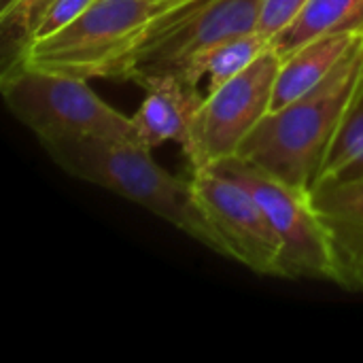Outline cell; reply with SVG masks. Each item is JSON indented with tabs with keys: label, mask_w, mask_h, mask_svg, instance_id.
Here are the masks:
<instances>
[{
	"label": "cell",
	"mask_w": 363,
	"mask_h": 363,
	"mask_svg": "<svg viewBox=\"0 0 363 363\" xmlns=\"http://www.w3.org/2000/svg\"><path fill=\"white\" fill-rule=\"evenodd\" d=\"M53 0H17L13 6L0 13V26L6 38L15 40V55L28 45L30 34L43 13L51 6Z\"/></svg>",
	"instance_id": "cell-14"
},
{
	"label": "cell",
	"mask_w": 363,
	"mask_h": 363,
	"mask_svg": "<svg viewBox=\"0 0 363 363\" xmlns=\"http://www.w3.org/2000/svg\"><path fill=\"white\" fill-rule=\"evenodd\" d=\"M311 0H264L262 15L257 21V32L270 43L287 26H291Z\"/></svg>",
	"instance_id": "cell-16"
},
{
	"label": "cell",
	"mask_w": 363,
	"mask_h": 363,
	"mask_svg": "<svg viewBox=\"0 0 363 363\" xmlns=\"http://www.w3.org/2000/svg\"><path fill=\"white\" fill-rule=\"evenodd\" d=\"M15 2H17V0H0V13H2V11H6L9 6H13Z\"/></svg>",
	"instance_id": "cell-17"
},
{
	"label": "cell",
	"mask_w": 363,
	"mask_h": 363,
	"mask_svg": "<svg viewBox=\"0 0 363 363\" xmlns=\"http://www.w3.org/2000/svg\"><path fill=\"white\" fill-rule=\"evenodd\" d=\"M362 36L363 30L330 32L283 57L272 94V111L287 106L296 98L317 87L349 55V51L357 45Z\"/></svg>",
	"instance_id": "cell-10"
},
{
	"label": "cell",
	"mask_w": 363,
	"mask_h": 363,
	"mask_svg": "<svg viewBox=\"0 0 363 363\" xmlns=\"http://www.w3.org/2000/svg\"><path fill=\"white\" fill-rule=\"evenodd\" d=\"M362 79L363 36L317 87L270 111L245 138L236 157L311 191Z\"/></svg>",
	"instance_id": "cell-2"
},
{
	"label": "cell",
	"mask_w": 363,
	"mask_h": 363,
	"mask_svg": "<svg viewBox=\"0 0 363 363\" xmlns=\"http://www.w3.org/2000/svg\"><path fill=\"white\" fill-rule=\"evenodd\" d=\"M311 202L330 242L336 285L363 294V181L315 185Z\"/></svg>",
	"instance_id": "cell-8"
},
{
	"label": "cell",
	"mask_w": 363,
	"mask_h": 363,
	"mask_svg": "<svg viewBox=\"0 0 363 363\" xmlns=\"http://www.w3.org/2000/svg\"><path fill=\"white\" fill-rule=\"evenodd\" d=\"M351 181H363V79L342 115L315 185Z\"/></svg>",
	"instance_id": "cell-13"
},
{
	"label": "cell",
	"mask_w": 363,
	"mask_h": 363,
	"mask_svg": "<svg viewBox=\"0 0 363 363\" xmlns=\"http://www.w3.org/2000/svg\"><path fill=\"white\" fill-rule=\"evenodd\" d=\"M143 87L147 96L132 115L136 143L151 151L164 143H177L187 157L204 94L177 74L153 77Z\"/></svg>",
	"instance_id": "cell-9"
},
{
	"label": "cell",
	"mask_w": 363,
	"mask_h": 363,
	"mask_svg": "<svg viewBox=\"0 0 363 363\" xmlns=\"http://www.w3.org/2000/svg\"><path fill=\"white\" fill-rule=\"evenodd\" d=\"M170 0H96L60 32L28 43L23 64L81 79H111L115 66L136 45Z\"/></svg>",
	"instance_id": "cell-4"
},
{
	"label": "cell",
	"mask_w": 363,
	"mask_h": 363,
	"mask_svg": "<svg viewBox=\"0 0 363 363\" xmlns=\"http://www.w3.org/2000/svg\"><path fill=\"white\" fill-rule=\"evenodd\" d=\"M283 57L266 49L247 70L204 96L187 153L194 170L234 157L245 138L272 111V94Z\"/></svg>",
	"instance_id": "cell-6"
},
{
	"label": "cell",
	"mask_w": 363,
	"mask_h": 363,
	"mask_svg": "<svg viewBox=\"0 0 363 363\" xmlns=\"http://www.w3.org/2000/svg\"><path fill=\"white\" fill-rule=\"evenodd\" d=\"M191 181L198 204L225 247V257L257 274L281 279L283 245L253 194L213 168L194 170Z\"/></svg>",
	"instance_id": "cell-7"
},
{
	"label": "cell",
	"mask_w": 363,
	"mask_h": 363,
	"mask_svg": "<svg viewBox=\"0 0 363 363\" xmlns=\"http://www.w3.org/2000/svg\"><path fill=\"white\" fill-rule=\"evenodd\" d=\"M266 49H270V40L257 30L242 36H234L191 57L177 72V77H181L194 87H200V81L206 77L208 85L204 94H211L242 70H247Z\"/></svg>",
	"instance_id": "cell-11"
},
{
	"label": "cell",
	"mask_w": 363,
	"mask_h": 363,
	"mask_svg": "<svg viewBox=\"0 0 363 363\" xmlns=\"http://www.w3.org/2000/svg\"><path fill=\"white\" fill-rule=\"evenodd\" d=\"M70 177L104 187L168 221L206 249L225 257V247L198 204L194 181L166 172L151 149L134 140L68 136L40 143Z\"/></svg>",
	"instance_id": "cell-1"
},
{
	"label": "cell",
	"mask_w": 363,
	"mask_h": 363,
	"mask_svg": "<svg viewBox=\"0 0 363 363\" xmlns=\"http://www.w3.org/2000/svg\"><path fill=\"white\" fill-rule=\"evenodd\" d=\"M0 91L11 115L40 143L68 136L136 143L132 117L106 104L87 79L34 68L13 57L2 70Z\"/></svg>",
	"instance_id": "cell-3"
},
{
	"label": "cell",
	"mask_w": 363,
	"mask_h": 363,
	"mask_svg": "<svg viewBox=\"0 0 363 363\" xmlns=\"http://www.w3.org/2000/svg\"><path fill=\"white\" fill-rule=\"evenodd\" d=\"M347 30H363V0H311L298 19L272 38L270 45L281 57H287L298 47L323 34Z\"/></svg>",
	"instance_id": "cell-12"
},
{
	"label": "cell",
	"mask_w": 363,
	"mask_h": 363,
	"mask_svg": "<svg viewBox=\"0 0 363 363\" xmlns=\"http://www.w3.org/2000/svg\"><path fill=\"white\" fill-rule=\"evenodd\" d=\"M94 2L96 0H53L51 6L43 13V17L34 26L28 43L47 38V36L60 32L62 28H66L68 23H72L77 17H81Z\"/></svg>",
	"instance_id": "cell-15"
},
{
	"label": "cell",
	"mask_w": 363,
	"mask_h": 363,
	"mask_svg": "<svg viewBox=\"0 0 363 363\" xmlns=\"http://www.w3.org/2000/svg\"><path fill=\"white\" fill-rule=\"evenodd\" d=\"M208 168L240 183L266 211L283 245L281 279H315L336 283L330 242L313 208L308 189L289 185L236 155Z\"/></svg>",
	"instance_id": "cell-5"
}]
</instances>
